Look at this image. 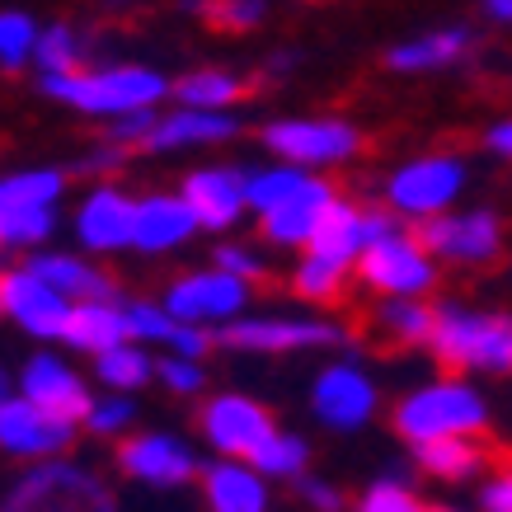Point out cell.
I'll return each instance as SVG.
<instances>
[{"label": "cell", "instance_id": "obj_1", "mask_svg": "<svg viewBox=\"0 0 512 512\" xmlns=\"http://www.w3.org/2000/svg\"><path fill=\"white\" fill-rule=\"evenodd\" d=\"M494 423V404L475 386V376H433L423 386L404 390L390 409V428L409 447L442 442V437H484Z\"/></svg>", "mask_w": 512, "mask_h": 512}, {"label": "cell", "instance_id": "obj_2", "mask_svg": "<svg viewBox=\"0 0 512 512\" xmlns=\"http://www.w3.org/2000/svg\"><path fill=\"white\" fill-rule=\"evenodd\" d=\"M428 353L456 376H512V311L437 301V325Z\"/></svg>", "mask_w": 512, "mask_h": 512}, {"label": "cell", "instance_id": "obj_3", "mask_svg": "<svg viewBox=\"0 0 512 512\" xmlns=\"http://www.w3.org/2000/svg\"><path fill=\"white\" fill-rule=\"evenodd\" d=\"M43 94L62 99L66 109L85 113V118H132V113L160 109V99L174 94V85L160 76L156 66H80L71 76H43Z\"/></svg>", "mask_w": 512, "mask_h": 512}, {"label": "cell", "instance_id": "obj_4", "mask_svg": "<svg viewBox=\"0 0 512 512\" xmlns=\"http://www.w3.org/2000/svg\"><path fill=\"white\" fill-rule=\"evenodd\" d=\"M466 188H470L466 156H456V151H428V156L400 160L386 174L381 198H386V207L400 221L423 226V221L442 217V212H456L461 198H466Z\"/></svg>", "mask_w": 512, "mask_h": 512}, {"label": "cell", "instance_id": "obj_5", "mask_svg": "<svg viewBox=\"0 0 512 512\" xmlns=\"http://www.w3.org/2000/svg\"><path fill=\"white\" fill-rule=\"evenodd\" d=\"M0 512H118L99 475L71 461H38L24 480L5 494Z\"/></svg>", "mask_w": 512, "mask_h": 512}, {"label": "cell", "instance_id": "obj_6", "mask_svg": "<svg viewBox=\"0 0 512 512\" xmlns=\"http://www.w3.org/2000/svg\"><path fill=\"white\" fill-rule=\"evenodd\" d=\"M348 329L339 320L320 315H240L231 325L217 329V343L231 353H315V348H339Z\"/></svg>", "mask_w": 512, "mask_h": 512}, {"label": "cell", "instance_id": "obj_7", "mask_svg": "<svg viewBox=\"0 0 512 512\" xmlns=\"http://www.w3.org/2000/svg\"><path fill=\"white\" fill-rule=\"evenodd\" d=\"M259 141L278 160L301 165V170H311V174L348 165L362 151V132L348 118H273L259 132Z\"/></svg>", "mask_w": 512, "mask_h": 512}, {"label": "cell", "instance_id": "obj_8", "mask_svg": "<svg viewBox=\"0 0 512 512\" xmlns=\"http://www.w3.org/2000/svg\"><path fill=\"white\" fill-rule=\"evenodd\" d=\"M414 231L437 264L451 268H489L508 245L503 217L494 207H456V212H442V217L423 221Z\"/></svg>", "mask_w": 512, "mask_h": 512}, {"label": "cell", "instance_id": "obj_9", "mask_svg": "<svg viewBox=\"0 0 512 512\" xmlns=\"http://www.w3.org/2000/svg\"><path fill=\"white\" fill-rule=\"evenodd\" d=\"M381 409V386L376 376L353 362V357H339L320 367L311 381V419L329 433H362L367 423L376 419Z\"/></svg>", "mask_w": 512, "mask_h": 512}, {"label": "cell", "instance_id": "obj_10", "mask_svg": "<svg viewBox=\"0 0 512 512\" xmlns=\"http://www.w3.org/2000/svg\"><path fill=\"white\" fill-rule=\"evenodd\" d=\"M437 259L419 240V231H390L386 240L367 245V254L357 259V278L362 287H372L376 296H433L437 287Z\"/></svg>", "mask_w": 512, "mask_h": 512}, {"label": "cell", "instance_id": "obj_11", "mask_svg": "<svg viewBox=\"0 0 512 512\" xmlns=\"http://www.w3.org/2000/svg\"><path fill=\"white\" fill-rule=\"evenodd\" d=\"M249 296H254V282L235 278L226 268H198V273H184L165 287V311L184 325H202V329H221L249 315Z\"/></svg>", "mask_w": 512, "mask_h": 512}, {"label": "cell", "instance_id": "obj_12", "mask_svg": "<svg viewBox=\"0 0 512 512\" xmlns=\"http://www.w3.org/2000/svg\"><path fill=\"white\" fill-rule=\"evenodd\" d=\"M198 433L212 447V456H231V461H249L254 451L264 447L268 437L278 433V423L259 400H249L240 390L212 395L198 414Z\"/></svg>", "mask_w": 512, "mask_h": 512}, {"label": "cell", "instance_id": "obj_13", "mask_svg": "<svg viewBox=\"0 0 512 512\" xmlns=\"http://www.w3.org/2000/svg\"><path fill=\"white\" fill-rule=\"evenodd\" d=\"M0 306H5V320H15L29 339H66V325H71V311L76 301L62 296L52 282H43L29 264L0 273Z\"/></svg>", "mask_w": 512, "mask_h": 512}, {"label": "cell", "instance_id": "obj_14", "mask_svg": "<svg viewBox=\"0 0 512 512\" xmlns=\"http://www.w3.org/2000/svg\"><path fill=\"white\" fill-rule=\"evenodd\" d=\"M118 470L146 489H184L202 475V461L174 433H127L118 447Z\"/></svg>", "mask_w": 512, "mask_h": 512}, {"label": "cell", "instance_id": "obj_15", "mask_svg": "<svg viewBox=\"0 0 512 512\" xmlns=\"http://www.w3.org/2000/svg\"><path fill=\"white\" fill-rule=\"evenodd\" d=\"M71 231H76V245L85 254H118V249H132V235H137V198H127L118 184H94L85 198L76 202V217H71Z\"/></svg>", "mask_w": 512, "mask_h": 512}, {"label": "cell", "instance_id": "obj_16", "mask_svg": "<svg viewBox=\"0 0 512 512\" xmlns=\"http://www.w3.org/2000/svg\"><path fill=\"white\" fill-rule=\"evenodd\" d=\"M76 428L80 423H66L24 395H15L0 409V451L15 461H57L76 442Z\"/></svg>", "mask_w": 512, "mask_h": 512}, {"label": "cell", "instance_id": "obj_17", "mask_svg": "<svg viewBox=\"0 0 512 512\" xmlns=\"http://www.w3.org/2000/svg\"><path fill=\"white\" fill-rule=\"evenodd\" d=\"M19 395L33 400L38 409L57 414L66 423H85V414L94 409V395L85 386V376L57 353H33L24 367H19Z\"/></svg>", "mask_w": 512, "mask_h": 512}, {"label": "cell", "instance_id": "obj_18", "mask_svg": "<svg viewBox=\"0 0 512 512\" xmlns=\"http://www.w3.org/2000/svg\"><path fill=\"white\" fill-rule=\"evenodd\" d=\"M184 202L193 207L202 231H231L240 226V217L249 212L245 198V170H231V165H202V170L184 174Z\"/></svg>", "mask_w": 512, "mask_h": 512}, {"label": "cell", "instance_id": "obj_19", "mask_svg": "<svg viewBox=\"0 0 512 512\" xmlns=\"http://www.w3.org/2000/svg\"><path fill=\"white\" fill-rule=\"evenodd\" d=\"M475 52V29L466 24H442V29H423L414 38L386 47V71L395 76H433V71H451Z\"/></svg>", "mask_w": 512, "mask_h": 512}, {"label": "cell", "instance_id": "obj_20", "mask_svg": "<svg viewBox=\"0 0 512 512\" xmlns=\"http://www.w3.org/2000/svg\"><path fill=\"white\" fill-rule=\"evenodd\" d=\"M240 137V118L231 109H174L160 113L151 137L141 141V151H156V156H170V151H198V146H221V141Z\"/></svg>", "mask_w": 512, "mask_h": 512}, {"label": "cell", "instance_id": "obj_21", "mask_svg": "<svg viewBox=\"0 0 512 512\" xmlns=\"http://www.w3.org/2000/svg\"><path fill=\"white\" fill-rule=\"evenodd\" d=\"M198 480L207 512H273V489L249 461L212 456V461H202Z\"/></svg>", "mask_w": 512, "mask_h": 512}, {"label": "cell", "instance_id": "obj_22", "mask_svg": "<svg viewBox=\"0 0 512 512\" xmlns=\"http://www.w3.org/2000/svg\"><path fill=\"white\" fill-rule=\"evenodd\" d=\"M334 198H339V193H334V184H329L325 174H315V179L301 188L296 198L278 202L273 212H264V217H259V231H264V240L273 249H306V245H311V235H315V226H320V217L329 212V202H334Z\"/></svg>", "mask_w": 512, "mask_h": 512}, {"label": "cell", "instance_id": "obj_23", "mask_svg": "<svg viewBox=\"0 0 512 512\" xmlns=\"http://www.w3.org/2000/svg\"><path fill=\"white\" fill-rule=\"evenodd\" d=\"M198 217L184 202V193H146L137 198V235H132V249L141 254H170V249L188 245L198 235Z\"/></svg>", "mask_w": 512, "mask_h": 512}, {"label": "cell", "instance_id": "obj_24", "mask_svg": "<svg viewBox=\"0 0 512 512\" xmlns=\"http://www.w3.org/2000/svg\"><path fill=\"white\" fill-rule=\"evenodd\" d=\"M367 245H372V235H367V207H357V202H348V198H334L329 212L320 217V226H315L306 254L357 273V259L367 254Z\"/></svg>", "mask_w": 512, "mask_h": 512}, {"label": "cell", "instance_id": "obj_25", "mask_svg": "<svg viewBox=\"0 0 512 512\" xmlns=\"http://www.w3.org/2000/svg\"><path fill=\"white\" fill-rule=\"evenodd\" d=\"M29 268L43 282H52L71 301H118V282L99 264L80 259V254H62V249H33Z\"/></svg>", "mask_w": 512, "mask_h": 512}, {"label": "cell", "instance_id": "obj_26", "mask_svg": "<svg viewBox=\"0 0 512 512\" xmlns=\"http://www.w3.org/2000/svg\"><path fill=\"white\" fill-rule=\"evenodd\" d=\"M409 451H414V466L437 484H475L494 470L480 437H442V442H423Z\"/></svg>", "mask_w": 512, "mask_h": 512}, {"label": "cell", "instance_id": "obj_27", "mask_svg": "<svg viewBox=\"0 0 512 512\" xmlns=\"http://www.w3.org/2000/svg\"><path fill=\"white\" fill-rule=\"evenodd\" d=\"M127 339H132V320H127L123 301H76L71 325H66V348L99 357Z\"/></svg>", "mask_w": 512, "mask_h": 512}, {"label": "cell", "instance_id": "obj_28", "mask_svg": "<svg viewBox=\"0 0 512 512\" xmlns=\"http://www.w3.org/2000/svg\"><path fill=\"white\" fill-rule=\"evenodd\" d=\"M372 325L395 348H428L437 325V306H428V296H381Z\"/></svg>", "mask_w": 512, "mask_h": 512}, {"label": "cell", "instance_id": "obj_29", "mask_svg": "<svg viewBox=\"0 0 512 512\" xmlns=\"http://www.w3.org/2000/svg\"><path fill=\"white\" fill-rule=\"evenodd\" d=\"M174 99H179V109H231L245 99V80L221 66H198V71L179 76Z\"/></svg>", "mask_w": 512, "mask_h": 512}, {"label": "cell", "instance_id": "obj_30", "mask_svg": "<svg viewBox=\"0 0 512 512\" xmlns=\"http://www.w3.org/2000/svg\"><path fill=\"white\" fill-rule=\"evenodd\" d=\"M311 179H315L311 170H301V165H287V160H278V165H264V170H245L249 212H254V217H264V212H273L278 202L296 198V193L311 184Z\"/></svg>", "mask_w": 512, "mask_h": 512}, {"label": "cell", "instance_id": "obj_31", "mask_svg": "<svg viewBox=\"0 0 512 512\" xmlns=\"http://www.w3.org/2000/svg\"><path fill=\"white\" fill-rule=\"evenodd\" d=\"M94 376H99V386L118 390V395H132L146 381H156V362L146 357V348L137 339H127L118 348H109V353L94 357Z\"/></svg>", "mask_w": 512, "mask_h": 512}, {"label": "cell", "instance_id": "obj_32", "mask_svg": "<svg viewBox=\"0 0 512 512\" xmlns=\"http://www.w3.org/2000/svg\"><path fill=\"white\" fill-rule=\"evenodd\" d=\"M249 466L259 470L264 480L296 484L301 475H311V442H306V437H296V433H282V428H278L264 447L249 456Z\"/></svg>", "mask_w": 512, "mask_h": 512}, {"label": "cell", "instance_id": "obj_33", "mask_svg": "<svg viewBox=\"0 0 512 512\" xmlns=\"http://www.w3.org/2000/svg\"><path fill=\"white\" fill-rule=\"evenodd\" d=\"M66 193L62 170H15L0 179V212L5 207H57Z\"/></svg>", "mask_w": 512, "mask_h": 512}, {"label": "cell", "instance_id": "obj_34", "mask_svg": "<svg viewBox=\"0 0 512 512\" xmlns=\"http://www.w3.org/2000/svg\"><path fill=\"white\" fill-rule=\"evenodd\" d=\"M57 231V207H5L0 212V249H43Z\"/></svg>", "mask_w": 512, "mask_h": 512}, {"label": "cell", "instance_id": "obj_35", "mask_svg": "<svg viewBox=\"0 0 512 512\" xmlns=\"http://www.w3.org/2000/svg\"><path fill=\"white\" fill-rule=\"evenodd\" d=\"M343 287H348V268L329 264V259L306 254V259L292 268V292L301 296V301H311V306H334L343 296Z\"/></svg>", "mask_w": 512, "mask_h": 512}, {"label": "cell", "instance_id": "obj_36", "mask_svg": "<svg viewBox=\"0 0 512 512\" xmlns=\"http://www.w3.org/2000/svg\"><path fill=\"white\" fill-rule=\"evenodd\" d=\"M33 66L43 76H71L80 71V33L71 24H47L33 47Z\"/></svg>", "mask_w": 512, "mask_h": 512}, {"label": "cell", "instance_id": "obj_37", "mask_svg": "<svg viewBox=\"0 0 512 512\" xmlns=\"http://www.w3.org/2000/svg\"><path fill=\"white\" fill-rule=\"evenodd\" d=\"M353 512H433V503H423L419 489L400 475H381L357 494Z\"/></svg>", "mask_w": 512, "mask_h": 512}, {"label": "cell", "instance_id": "obj_38", "mask_svg": "<svg viewBox=\"0 0 512 512\" xmlns=\"http://www.w3.org/2000/svg\"><path fill=\"white\" fill-rule=\"evenodd\" d=\"M38 24L24 10H0V66L5 71H24L33 62V47H38Z\"/></svg>", "mask_w": 512, "mask_h": 512}, {"label": "cell", "instance_id": "obj_39", "mask_svg": "<svg viewBox=\"0 0 512 512\" xmlns=\"http://www.w3.org/2000/svg\"><path fill=\"white\" fill-rule=\"evenodd\" d=\"M132 423H137V404L132 395H104V400H94V409L85 414V428L94 437H127L132 433Z\"/></svg>", "mask_w": 512, "mask_h": 512}, {"label": "cell", "instance_id": "obj_40", "mask_svg": "<svg viewBox=\"0 0 512 512\" xmlns=\"http://www.w3.org/2000/svg\"><path fill=\"white\" fill-rule=\"evenodd\" d=\"M127 320H132V339L137 343H165V348H170V339L179 334V325H184V320H174L165 306H151V301H132V306H127Z\"/></svg>", "mask_w": 512, "mask_h": 512}, {"label": "cell", "instance_id": "obj_41", "mask_svg": "<svg viewBox=\"0 0 512 512\" xmlns=\"http://www.w3.org/2000/svg\"><path fill=\"white\" fill-rule=\"evenodd\" d=\"M156 381L170 390V395H202V386H207V372H202V362H193V357L165 353L156 362Z\"/></svg>", "mask_w": 512, "mask_h": 512}, {"label": "cell", "instance_id": "obj_42", "mask_svg": "<svg viewBox=\"0 0 512 512\" xmlns=\"http://www.w3.org/2000/svg\"><path fill=\"white\" fill-rule=\"evenodd\" d=\"M268 15V0H207V19H217L221 29L245 33Z\"/></svg>", "mask_w": 512, "mask_h": 512}, {"label": "cell", "instance_id": "obj_43", "mask_svg": "<svg viewBox=\"0 0 512 512\" xmlns=\"http://www.w3.org/2000/svg\"><path fill=\"white\" fill-rule=\"evenodd\" d=\"M212 264L226 268V273H235V278H245V282H264L268 278L264 254H259V249H249V245H217Z\"/></svg>", "mask_w": 512, "mask_h": 512}, {"label": "cell", "instance_id": "obj_44", "mask_svg": "<svg viewBox=\"0 0 512 512\" xmlns=\"http://www.w3.org/2000/svg\"><path fill=\"white\" fill-rule=\"evenodd\" d=\"M475 508L480 512H512V461L494 466L475 489Z\"/></svg>", "mask_w": 512, "mask_h": 512}, {"label": "cell", "instance_id": "obj_45", "mask_svg": "<svg viewBox=\"0 0 512 512\" xmlns=\"http://www.w3.org/2000/svg\"><path fill=\"white\" fill-rule=\"evenodd\" d=\"M123 160H127V146H118V141L104 137L94 151H85V156L76 160V174H85V179H99V184H104V174H113Z\"/></svg>", "mask_w": 512, "mask_h": 512}, {"label": "cell", "instance_id": "obj_46", "mask_svg": "<svg viewBox=\"0 0 512 512\" xmlns=\"http://www.w3.org/2000/svg\"><path fill=\"white\" fill-rule=\"evenodd\" d=\"M296 498H301L311 512H343L339 484L320 480V475H301V480H296Z\"/></svg>", "mask_w": 512, "mask_h": 512}, {"label": "cell", "instance_id": "obj_47", "mask_svg": "<svg viewBox=\"0 0 512 512\" xmlns=\"http://www.w3.org/2000/svg\"><path fill=\"white\" fill-rule=\"evenodd\" d=\"M160 113L156 109H146V113H132V118H118V123H109V141H118V146H141V141L151 137V127H156Z\"/></svg>", "mask_w": 512, "mask_h": 512}, {"label": "cell", "instance_id": "obj_48", "mask_svg": "<svg viewBox=\"0 0 512 512\" xmlns=\"http://www.w3.org/2000/svg\"><path fill=\"white\" fill-rule=\"evenodd\" d=\"M484 151H489V156H498V160H508V165H512V113H508V118H498V123L484 127Z\"/></svg>", "mask_w": 512, "mask_h": 512}, {"label": "cell", "instance_id": "obj_49", "mask_svg": "<svg viewBox=\"0 0 512 512\" xmlns=\"http://www.w3.org/2000/svg\"><path fill=\"white\" fill-rule=\"evenodd\" d=\"M484 5V19L498 24V29H512V0H480Z\"/></svg>", "mask_w": 512, "mask_h": 512}, {"label": "cell", "instance_id": "obj_50", "mask_svg": "<svg viewBox=\"0 0 512 512\" xmlns=\"http://www.w3.org/2000/svg\"><path fill=\"white\" fill-rule=\"evenodd\" d=\"M15 395H19V386L5 376V367H0V409H5V400H15Z\"/></svg>", "mask_w": 512, "mask_h": 512}, {"label": "cell", "instance_id": "obj_51", "mask_svg": "<svg viewBox=\"0 0 512 512\" xmlns=\"http://www.w3.org/2000/svg\"><path fill=\"white\" fill-rule=\"evenodd\" d=\"M433 512H480V508H466V503H433Z\"/></svg>", "mask_w": 512, "mask_h": 512}, {"label": "cell", "instance_id": "obj_52", "mask_svg": "<svg viewBox=\"0 0 512 512\" xmlns=\"http://www.w3.org/2000/svg\"><path fill=\"white\" fill-rule=\"evenodd\" d=\"M0 315H5V306H0Z\"/></svg>", "mask_w": 512, "mask_h": 512}]
</instances>
